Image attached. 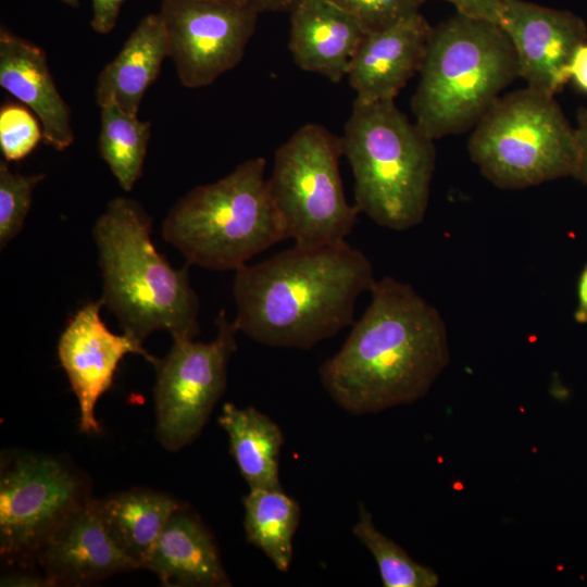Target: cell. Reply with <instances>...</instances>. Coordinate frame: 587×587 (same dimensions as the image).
Listing matches in <instances>:
<instances>
[{
	"mask_svg": "<svg viewBox=\"0 0 587 587\" xmlns=\"http://www.w3.org/2000/svg\"><path fill=\"white\" fill-rule=\"evenodd\" d=\"M432 29L417 12L387 28L367 33L347 75L355 98L394 100L420 72Z\"/></svg>",
	"mask_w": 587,
	"mask_h": 587,
	"instance_id": "obj_15",
	"label": "cell"
},
{
	"mask_svg": "<svg viewBox=\"0 0 587 587\" xmlns=\"http://www.w3.org/2000/svg\"><path fill=\"white\" fill-rule=\"evenodd\" d=\"M218 424L227 434L230 454L249 488H283L279 457L284 434L277 423L253 407L227 402Z\"/></svg>",
	"mask_w": 587,
	"mask_h": 587,
	"instance_id": "obj_21",
	"label": "cell"
},
{
	"mask_svg": "<svg viewBox=\"0 0 587 587\" xmlns=\"http://www.w3.org/2000/svg\"><path fill=\"white\" fill-rule=\"evenodd\" d=\"M369 291L363 315L319 370L333 401L355 415L423 398L450 361L441 314L410 284L386 276Z\"/></svg>",
	"mask_w": 587,
	"mask_h": 587,
	"instance_id": "obj_1",
	"label": "cell"
},
{
	"mask_svg": "<svg viewBox=\"0 0 587 587\" xmlns=\"http://www.w3.org/2000/svg\"><path fill=\"white\" fill-rule=\"evenodd\" d=\"M1 586H51L47 576L34 572H12L3 575L1 578Z\"/></svg>",
	"mask_w": 587,
	"mask_h": 587,
	"instance_id": "obj_31",
	"label": "cell"
},
{
	"mask_svg": "<svg viewBox=\"0 0 587 587\" xmlns=\"http://www.w3.org/2000/svg\"><path fill=\"white\" fill-rule=\"evenodd\" d=\"M242 502L247 540L260 549L278 571L287 572L301 517L299 503L283 488H249Z\"/></svg>",
	"mask_w": 587,
	"mask_h": 587,
	"instance_id": "obj_22",
	"label": "cell"
},
{
	"mask_svg": "<svg viewBox=\"0 0 587 587\" xmlns=\"http://www.w3.org/2000/svg\"><path fill=\"white\" fill-rule=\"evenodd\" d=\"M258 13L291 11L300 0H246Z\"/></svg>",
	"mask_w": 587,
	"mask_h": 587,
	"instance_id": "obj_34",
	"label": "cell"
},
{
	"mask_svg": "<svg viewBox=\"0 0 587 587\" xmlns=\"http://www.w3.org/2000/svg\"><path fill=\"white\" fill-rule=\"evenodd\" d=\"M340 141L354 178L359 212L397 232L421 224L436 163L434 139L394 100L355 98Z\"/></svg>",
	"mask_w": 587,
	"mask_h": 587,
	"instance_id": "obj_4",
	"label": "cell"
},
{
	"mask_svg": "<svg viewBox=\"0 0 587 587\" xmlns=\"http://www.w3.org/2000/svg\"><path fill=\"white\" fill-rule=\"evenodd\" d=\"M570 76L574 78L576 85L587 92V45L583 43L575 52L571 62Z\"/></svg>",
	"mask_w": 587,
	"mask_h": 587,
	"instance_id": "obj_32",
	"label": "cell"
},
{
	"mask_svg": "<svg viewBox=\"0 0 587 587\" xmlns=\"http://www.w3.org/2000/svg\"><path fill=\"white\" fill-rule=\"evenodd\" d=\"M59 1H61L62 3L71 7V8L79 7V0H59Z\"/></svg>",
	"mask_w": 587,
	"mask_h": 587,
	"instance_id": "obj_35",
	"label": "cell"
},
{
	"mask_svg": "<svg viewBox=\"0 0 587 587\" xmlns=\"http://www.w3.org/2000/svg\"><path fill=\"white\" fill-rule=\"evenodd\" d=\"M362 25L366 33L382 30L419 12L426 0H329Z\"/></svg>",
	"mask_w": 587,
	"mask_h": 587,
	"instance_id": "obj_27",
	"label": "cell"
},
{
	"mask_svg": "<svg viewBox=\"0 0 587 587\" xmlns=\"http://www.w3.org/2000/svg\"><path fill=\"white\" fill-rule=\"evenodd\" d=\"M168 57L167 37L159 13L146 15L116 57L99 73L96 100L99 107L113 102L137 116L141 100Z\"/></svg>",
	"mask_w": 587,
	"mask_h": 587,
	"instance_id": "obj_19",
	"label": "cell"
},
{
	"mask_svg": "<svg viewBox=\"0 0 587 587\" xmlns=\"http://www.w3.org/2000/svg\"><path fill=\"white\" fill-rule=\"evenodd\" d=\"M499 25L513 45L527 87L555 96L571 78L573 57L585 43V22L569 11L501 0Z\"/></svg>",
	"mask_w": 587,
	"mask_h": 587,
	"instance_id": "obj_12",
	"label": "cell"
},
{
	"mask_svg": "<svg viewBox=\"0 0 587 587\" xmlns=\"http://www.w3.org/2000/svg\"><path fill=\"white\" fill-rule=\"evenodd\" d=\"M411 107L434 140L475 126L519 77L513 45L486 20L457 14L432 29Z\"/></svg>",
	"mask_w": 587,
	"mask_h": 587,
	"instance_id": "obj_5",
	"label": "cell"
},
{
	"mask_svg": "<svg viewBox=\"0 0 587 587\" xmlns=\"http://www.w3.org/2000/svg\"><path fill=\"white\" fill-rule=\"evenodd\" d=\"M152 220L136 200L116 197L92 228L103 279L101 302L124 333L139 340L157 330L173 339L200 332L199 299L188 267H173L151 239Z\"/></svg>",
	"mask_w": 587,
	"mask_h": 587,
	"instance_id": "obj_3",
	"label": "cell"
},
{
	"mask_svg": "<svg viewBox=\"0 0 587 587\" xmlns=\"http://www.w3.org/2000/svg\"><path fill=\"white\" fill-rule=\"evenodd\" d=\"M453 4L459 14L499 24L501 0H445Z\"/></svg>",
	"mask_w": 587,
	"mask_h": 587,
	"instance_id": "obj_29",
	"label": "cell"
},
{
	"mask_svg": "<svg viewBox=\"0 0 587 587\" xmlns=\"http://www.w3.org/2000/svg\"><path fill=\"white\" fill-rule=\"evenodd\" d=\"M150 136V122L113 102L100 107L99 155L125 191H130L142 174Z\"/></svg>",
	"mask_w": 587,
	"mask_h": 587,
	"instance_id": "obj_23",
	"label": "cell"
},
{
	"mask_svg": "<svg viewBox=\"0 0 587 587\" xmlns=\"http://www.w3.org/2000/svg\"><path fill=\"white\" fill-rule=\"evenodd\" d=\"M340 137L305 124L277 148L267 186L286 239L304 249L346 241L360 213L345 196Z\"/></svg>",
	"mask_w": 587,
	"mask_h": 587,
	"instance_id": "obj_8",
	"label": "cell"
},
{
	"mask_svg": "<svg viewBox=\"0 0 587 587\" xmlns=\"http://www.w3.org/2000/svg\"><path fill=\"white\" fill-rule=\"evenodd\" d=\"M90 499L83 476L57 458L27 452L7 459L0 477L1 557L36 561L60 525Z\"/></svg>",
	"mask_w": 587,
	"mask_h": 587,
	"instance_id": "obj_9",
	"label": "cell"
},
{
	"mask_svg": "<svg viewBox=\"0 0 587 587\" xmlns=\"http://www.w3.org/2000/svg\"><path fill=\"white\" fill-rule=\"evenodd\" d=\"M0 86L36 115L46 145L62 151L74 142L71 108L54 84L45 51L5 26L0 27Z\"/></svg>",
	"mask_w": 587,
	"mask_h": 587,
	"instance_id": "obj_16",
	"label": "cell"
},
{
	"mask_svg": "<svg viewBox=\"0 0 587 587\" xmlns=\"http://www.w3.org/2000/svg\"><path fill=\"white\" fill-rule=\"evenodd\" d=\"M143 569L170 587L232 585L212 534L185 505L168 520Z\"/></svg>",
	"mask_w": 587,
	"mask_h": 587,
	"instance_id": "obj_18",
	"label": "cell"
},
{
	"mask_svg": "<svg viewBox=\"0 0 587 587\" xmlns=\"http://www.w3.org/2000/svg\"><path fill=\"white\" fill-rule=\"evenodd\" d=\"M375 280L370 259L346 241L294 246L236 270L234 323L262 345L310 349L354 323L357 299Z\"/></svg>",
	"mask_w": 587,
	"mask_h": 587,
	"instance_id": "obj_2",
	"label": "cell"
},
{
	"mask_svg": "<svg viewBox=\"0 0 587 587\" xmlns=\"http://www.w3.org/2000/svg\"><path fill=\"white\" fill-rule=\"evenodd\" d=\"M265 163L262 157L246 160L225 177L192 188L170 209L162 235L188 264L236 271L286 239Z\"/></svg>",
	"mask_w": 587,
	"mask_h": 587,
	"instance_id": "obj_6",
	"label": "cell"
},
{
	"mask_svg": "<svg viewBox=\"0 0 587 587\" xmlns=\"http://www.w3.org/2000/svg\"><path fill=\"white\" fill-rule=\"evenodd\" d=\"M353 535L366 547L376 561L385 587H435L439 577L432 569L415 562L404 549L380 533L372 514L359 505Z\"/></svg>",
	"mask_w": 587,
	"mask_h": 587,
	"instance_id": "obj_24",
	"label": "cell"
},
{
	"mask_svg": "<svg viewBox=\"0 0 587 587\" xmlns=\"http://www.w3.org/2000/svg\"><path fill=\"white\" fill-rule=\"evenodd\" d=\"M574 320L579 324L587 323V262L579 274L577 283V305Z\"/></svg>",
	"mask_w": 587,
	"mask_h": 587,
	"instance_id": "obj_33",
	"label": "cell"
},
{
	"mask_svg": "<svg viewBox=\"0 0 587 587\" xmlns=\"http://www.w3.org/2000/svg\"><path fill=\"white\" fill-rule=\"evenodd\" d=\"M216 336L210 342L173 339L168 353L153 365V388L159 442L175 452L193 441L223 396L228 362L237 350L234 321L221 310Z\"/></svg>",
	"mask_w": 587,
	"mask_h": 587,
	"instance_id": "obj_10",
	"label": "cell"
},
{
	"mask_svg": "<svg viewBox=\"0 0 587 587\" xmlns=\"http://www.w3.org/2000/svg\"><path fill=\"white\" fill-rule=\"evenodd\" d=\"M126 0H91L90 26L96 33L109 34L115 26Z\"/></svg>",
	"mask_w": 587,
	"mask_h": 587,
	"instance_id": "obj_28",
	"label": "cell"
},
{
	"mask_svg": "<svg viewBox=\"0 0 587 587\" xmlns=\"http://www.w3.org/2000/svg\"><path fill=\"white\" fill-rule=\"evenodd\" d=\"M159 14L180 84L201 88L241 61L259 13L246 0H162Z\"/></svg>",
	"mask_w": 587,
	"mask_h": 587,
	"instance_id": "obj_11",
	"label": "cell"
},
{
	"mask_svg": "<svg viewBox=\"0 0 587 587\" xmlns=\"http://www.w3.org/2000/svg\"><path fill=\"white\" fill-rule=\"evenodd\" d=\"M43 139L36 115L25 105L7 102L0 109V150L4 160L21 161Z\"/></svg>",
	"mask_w": 587,
	"mask_h": 587,
	"instance_id": "obj_26",
	"label": "cell"
},
{
	"mask_svg": "<svg viewBox=\"0 0 587 587\" xmlns=\"http://www.w3.org/2000/svg\"><path fill=\"white\" fill-rule=\"evenodd\" d=\"M108 532L140 569L171 516L183 504L164 492L133 488L99 500Z\"/></svg>",
	"mask_w": 587,
	"mask_h": 587,
	"instance_id": "obj_20",
	"label": "cell"
},
{
	"mask_svg": "<svg viewBox=\"0 0 587 587\" xmlns=\"http://www.w3.org/2000/svg\"><path fill=\"white\" fill-rule=\"evenodd\" d=\"M101 300L91 301L68 321L58 342V357L79 405V430L99 433L95 408L111 387L120 361L139 354L154 365L159 358L145 350L142 341L124 333L114 334L100 316Z\"/></svg>",
	"mask_w": 587,
	"mask_h": 587,
	"instance_id": "obj_13",
	"label": "cell"
},
{
	"mask_svg": "<svg viewBox=\"0 0 587 587\" xmlns=\"http://www.w3.org/2000/svg\"><path fill=\"white\" fill-rule=\"evenodd\" d=\"M471 160L501 189L575 176L579 148L554 96L529 87L499 97L467 141Z\"/></svg>",
	"mask_w": 587,
	"mask_h": 587,
	"instance_id": "obj_7",
	"label": "cell"
},
{
	"mask_svg": "<svg viewBox=\"0 0 587 587\" xmlns=\"http://www.w3.org/2000/svg\"><path fill=\"white\" fill-rule=\"evenodd\" d=\"M45 174L22 175L12 172L7 161L0 162V247L22 229L32 205L33 191Z\"/></svg>",
	"mask_w": 587,
	"mask_h": 587,
	"instance_id": "obj_25",
	"label": "cell"
},
{
	"mask_svg": "<svg viewBox=\"0 0 587 587\" xmlns=\"http://www.w3.org/2000/svg\"><path fill=\"white\" fill-rule=\"evenodd\" d=\"M290 12L288 46L294 62L303 71L339 83L348 75L365 29L329 0H300Z\"/></svg>",
	"mask_w": 587,
	"mask_h": 587,
	"instance_id": "obj_17",
	"label": "cell"
},
{
	"mask_svg": "<svg viewBox=\"0 0 587 587\" xmlns=\"http://www.w3.org/2000/svg\"><path fill=\"white\" fill-rule=\"evenodd\" d=\"M575 132L579 148V161L574 178L587 184V108L578 109Z\"/></svg>",
	"mask_w": 587,
	"mask_h": 587,
	"instance_id": "obj_30",
	"label": "cell"
},
{
	"mask_svg": "<svg viewBox=\"0 0 587 587\" xmlns=\"http://www.w3.org/2000/svg\"><path fill=\"white\" fill-rule=\"evenodd\" d=\"M36 561L51 586H87L140 569L113 540L99 500L90 499L52 534Z\"/></svg>",
	"mask_w": 587,
	"mask_h": 587,
	"instance_id": "obj_14",
	"label": "cell"
}]
</instances>
